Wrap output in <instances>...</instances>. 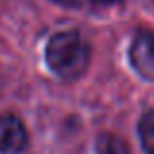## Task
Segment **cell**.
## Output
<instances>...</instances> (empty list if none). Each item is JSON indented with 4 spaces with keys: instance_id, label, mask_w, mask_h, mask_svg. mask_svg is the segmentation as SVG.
Here are the masks:
<instances>
[{
    "instance_id": "obj_1",
    "label": "cell",
    "mask_w": 154,
    "mask_h": 154,
    "mask_svg": "<svg viewBox=\"0 0 154 154\" xmlns=\"http://www.w3.org/2000/svg\"><path fill=\"white\" fill-rule=\"evenodd\" d=\"M45 59L57 76L74 80L82 76L90 64V47L78 31H59L47 43Z\"/></svg>"
},
{
    "instance_id": "obj_2",
    "label": "cell",
    "mask_w": 154,
    "mask_h": 154,
    "mask_svg": "<svg viewBox=\"0 0 154 154\" xmlns=\"http://www.w3.org/2000/svg\"><path fill=\"white\" fill-rule=\"evenodd\" d=\"M131 63L144 80H154V33L140 29L131 43Z\"/></svg>"
},
{
    "instance_id": "obj_3",
    "label": "cell",
    "mask_w": 154,
    "mask_h": 154,
    "mask_svg": "<svg viewBox=\"0 0 154 154\" xmlns=\"http://www.w3.org/2000/svg\"><path fill=\"white\" fill-rule=\"evenodd\" d=\"M27 146V131L12 113L0 115V154H22Z\"/></svg>"
},
{
    "instance_id": "obj_4",
    "label": "cell",
    "mask_w": 154,
    "mask_h": 154,
    "mask_svg": "<svg viewBox=\"0 0 154 154\" xmlns=\"http://www.w3.org/2000/svg\"><path fill=\"white\" fill-rule=\"evenodd\" d=\"M139 135H140V143H143V148L146 150V154H154V109L146 111L140 117Z\"/></svg>"
},
{
    "instance_id": "obj_5",
    "label": "cell",
    "mask_w": 154,
    "mask_h": 154,
    "mask_svg": "<svg viewBox=\"0 0 154 154\" xmlns=\"http://www.w3.org/2000/svg\"><path fill=\"white\" fill-rule=\"evenodd\" d=\"M96 150H98V154H129L127 144L119 137L111 135V133H105V135L98 137Z\"/></svg>"
},
{
    "instance_id": "obj_6",
    "label": "cell",
    "mask_w": 154,
    "mask_h": 154,
    "mask_svg": "<svg viewBox=\"0 0 154 154\" xmlns=\"http://www.w3.org/2000/svg\"><path fill=\"white\" fill-rule=\"evenodd\" d=\"M55 2H59V4H66V6H72V4H76V0H55Z\"/></svg>"
},
{
    "instance_id": "obj_7",
    "label": "cell",
    "mask_w": 154,
    "mask_h": 154,
    "mask_svg": "<svg viewBox=\"0 0 154 154\" xmlns=\"http://www.w3.org/2000/svg\"><path fill=\"white\" fill-rule=\"evenodd\" d=\"M94 2H102V4H113V2H119V0H94Z\"/></svg>"
}]
</instances>
